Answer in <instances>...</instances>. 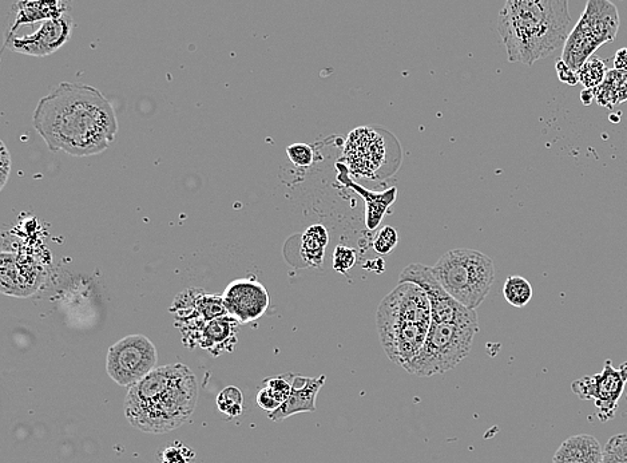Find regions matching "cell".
Instances as JSON below:
<instances>
[{
  "mask_svg": "<svg viewBox=\"0 0 627 463\" xmlns=\"http://www.w3.org/2000/svg\"><path fill=\"white\" fill-rule=\"evenodd\" d=\"M34 128L51 152L89 157L105 152L118 133L117 114L101 91L62 82L35 109Z\"/></svg>",
  "mask_w": 627,
  "mask_h": 463,
  "instance_id": "6da1fadb",
  "label": "cell"
},
{
  "mask_svg": "<svg viewBox=\"0 0 627 463\" xmlns=\"http://www.w3.org/2000/svg\"><path fill=\"white\" fill-rule=\"evenodd\" d=\"M198 402L196 375L182 363L156 367L130 386L125 415L130 425L150 434H164L189 421Z\"/></svg>",
  "mask_w": 627,
  "mask_h": 463,
  "instance_id": "7a4b0ae2",
  "label": "cell"
},
{
  "mask_svg": "<svg viewBox=\"0 0 627 463\" xmlns=\"http://www.w3.org/2000/svg\"><path fill=\"white\" fill-rule=\"evenodd\" d=\"M571 22L569 0H506L498 33L509 62L533 66L565 46Z\"/></svg>",
  "mask_w": 627,
  "mask_h": 463,
  "instance_id": "3957f363",
  "label": "cell"
},
{
  "mask_svg": "<svg viewBox=\"0 0 627 463\" xmlns=\"http://www.w3.org/2000/svg\"><path fill=\"white\" fill-rule=\"evenodd\" d=\"M432 324L430 299L415 283L398 284L376 312L380 342L391 362L406 366L426 343Z\"/></svg>",
  "mask_w": 627,
  "mask_h": 463,
  "instance_id": "277c9868",
  "label": "cell"
},
{
  "mask_svg": "<svg viewBox=\"0 0 627 463\" xmlns=\"http://www.w3.org/2000/svg\"><path fill=\"white\" fill-rule=\"evenodd\" d=\"M431 268L444 290L456 302L474 311L486 300L495 282L494 263L475 249L444 253Z\"/></svg>",
  "mask_w": 627,
  "mask_h": 463,
  "instance_id": "5b68a950",
  "label": "cell"
},
{
  "mask_svg": "<svg viewBox=\"0 0 627 463\" xmlns=\"http://www.w3.org/2000/svg\"><path fill=\"white\" fill-rule=\"evenodd\" d=\"M478 331L479 327L432 322L422 350L404 370L422 378L447 373L470 354Z\"/></svg>",
  "mask_w": 627,
  "mask_h": 463,
  "instance_id": "8992f818",
  "label": "cell"
},
{
  "mask_svg": "<svg viewBox=\"0 0 627 463\" xmlns=\"http://www.w3.org/2000/svg\"><path fill=\"white\" fill-rule=\"evenodd\" d=\"M619 30L617 7L610 0H587L585 11L563 46L562 61L578 71L595 51L613 42Z\"/></svg>",
  "mask_w": 627,
  "mask_h": 463,
  "instance_id": "52a82bcc",
  "label": "cell"
},
{
  "mask_svg": "<svg viewBox=\"0 0 627 463\" xmlns=\"http://www.w3.org/2000/svg\"><path fill=\"white\" fill-rule=\"evenodd\" d=\"M158 352L145 335H129L109 348L106 371L119 386L136 385L157 367Z\"/></svg>",
  "mask_w": 627,
  "mask_h": 463,
  "instance_id": "ba28073f",
  "label": "cell"
},
{
  "mask_svg": "<svg viewBox=\"0 0 627 463\" xmlns=\"http://www.w3.org/2000/svg\"><path fill=\"white\" fill-rule=\"evenodd\" d=\"M404 282L415 283L426 292L431 303L432 322L479 327L476 311L456 302L438 282L431 267L418 263L407 265L400 275V283Z\"/></svg>",
  "mask_w": 627,
  "mask_h": 463,
  "instance_id": "9c48e42d",
  "label": "cell"
},
{
  "mask_svg": "<svg viewBox=\"0 0 627 463\" xmlns=\"http://www.w3.org/2000/svg\"><path fill=\"white\" fill-rule=\"evenodd\" d=\"M626 383L627 362L615 370L610 360H606L602 373L577 379L571 385V390L582 401L594 402L599 421L607 422L614 418Z\"/></svg>",
  "mask_w": 627,
  "mask_h": 463,
  "instance_id": "30bf717a",
  "label": "cell"
},
{
  "mask_svg": "<svg viewBox=\"0 0 627 463\" xmlns=\"http://www.w3.org/2000/svg\"><path fill=\"white\" fill-rule=\"evenodd\" d=\"M74 27V19L67 13L62 17L43 22L33 34L7 38L5 47L14 53L30 55V57H47V55L57 53L69 42Z\"/></svg>",
  "mask_w": 627,
  "mask_h": 463,
  "instance_id": "8fae6325",
  "label": "cell"
},
{
  "mask_svg": "<svg viewBox=\"0 0 627 463\" xmlns=\"http://www.w3.org/2000/svg\"><path fill=\"white\" fill-rule=\"evenodd\" d=\"M226 311L240 324L256 322L268 311L271 298L268 290L256 279H238L222 294Z\"/></svg>",
  "mask_w": 627,
  "mask_h": 463,
  "instance_id": "7c38bea8",
  "label": "cell"
},
{
  "mask_svg": "<svg viewBox=\"0 0 627 463\" xmlns=\"http://www.w3.org/2000/svg\"><path fill=\"white\" fill-rule=\"evenodd\" d=\"M344 157L356 173L372 176L384 160L383 140L372 129H355L349 134Z\"/></svg>",
  "mask_w": 627,
  "mask_h": 463,
  "instance_id": "4fadbf2b",
  "label": "cell"
},
{
  "mask_svg": "<svg viewBox=\"0 0 627 463\" xmlns=\"http://www.w3.org/2000/svg\"><path fill=\"white\" fill-rule=\"evenodd\" d=\"M238 323L233 316L224 315L210 320L184 339L186 346H200L214 356L233 351L237 344Z\"/></svg>",
  "mask_w": 627,
  "mask_h": 463,
  "instance_id": "5bb4252c",
  "label": "cell"
},
{
  "mask_svg": "<svg viewBox=\"0 0 627 463\" xmlns=\"http://www.w3.org/2000/svg\"><path fill=\"white\" fill-rule=\"evenodd\" d=\"M70 2L71 0H18L11 9L6 39L15 37L23 26L62 17L69 11Z\"/></svg>",
  "mask_w": 627,
  "mask_h": 463,
  "instance_id": "9a60e30c",
  "label": "cell"
},
{
  "mask_svg": "<svg viewBox=\"0 0 627 463\" xmlns=\"http://www.w3.org/2000/svg\"><path fill=\"white\" fill-rule=\"evenodd\" d=\"M325 375L317 378L300 377L295 375L293 378L292 393L287 401L279 407V409L269 413V419L273 422L284 421L292 415L300 413H315L316 398L319 395L321 387L325 383Z\"/></svg>",
  "mask_w": 627,
  "mask_h": 463,
  "instance_id": "2e32d148",
  "label": "cell"
},
{
  "mask_svg": "<svg viewBox=\"0 0 627 463\" xmlns=\"http://www.w3.org/2000/svg\"><path fill=\"white\" fill-rule=\"evenodd\" d=\"M42 272L34 263L22 265L17 257L2 253V287L5 294L27 296L37 291Z\"/></svg>",
  "mask_w": 627,
  "mask_h": 463,
  "instance_id": "e0dca14e",
  "label": "cell"
},
{
  "mask_svg": "<svg viewBox=\"0 0 627 463\" xmlns=\"http://www.w3.org/2000/svg\"><path fill=\"white\" fill-rule=\"evenodd\" d=\"M603 447L589 434L574 435L566 439L555 451L553 463H602Z\"/></svg>",
  "mask_w": 627,
  "mask_h": 463,
  "instance_id": "ac0fdd59",
  "label": "cell"
},
{
  "mask_svg": "<svg viewBox=\"0 0 627 463\" xmlns=\"http://www.w3.org/2000/svg\"><path fill=\"white\" fill-rule=\"evenodd\" d=\"M595 101L606 108L627 101V70L607 71L605 81L595 89Z\"/></svg>",
  "mask_w": 627,
  "mask_h": 463,
  "instance_id": "d6986e66",
  "label": "cell"
},
{
  "mask_svg": "<svg viewBox=\"0 0 627 463\" xmlns=\"http://www.w3.org/2000/svg\"><path fill=\"white\" fill-rule=\"evenodd\" d=\"M329 241L327 228L323 225H312L303 235V245L301 251L305 261L313 267H320L323 263L325 248Z\"/></svg>",
  "mask_w": 627,
  "mask_h": 463,
  "instance_id": "ffe728a7",
  "label": "cell"
},
{
  "mask_svg": "<svg viewBox=\"0 0 627 463\" xmlns=\"http://www.w3.org/2000/svg\"><path fill=\"white\" fill-rule=\"evenodd\" d=\"M503 296L513 307L523 308L533 299V287L522 276H510L503 286Z\"/></svg>",
  "mask_w": 627,
  "mask_h": 463,
  "instance_id": "44dd1931",
  "label": "cell"
},
{
  "mask_svg": "<svg viewBox=\"0 0 627 463\" xmlns=\"http://www.w3.org/2000/svg\"><path fill=\"white\" fill-rule=\"evenodd\" d=\"M607 71L609 70L606 63L593 55L578 70L579 83H582L585 89H597L605 81Z\"/></svg>",
  "mask_w": 627,
  "mask_h": 463,
  "instance_id": "7402d4cb",
  "label": "cell"
},
{
  "mask_svg": "<svg viewBox=\"0 0 627 463\" xmlns=\"http://www.w3.org/2000/svg\"><path fill=\"white\" fill-rule=\"evenodd\" d=\"M217 407L226 417H240L244 411V397H242L241 390L234 386L226 387L218 394Z\"/></svg>",
  "mask_w": 627,
  "mask_h": 463,
  "instance_id": "603a6c76",
  "label": "cell"
},
{
  "mask_svg": "<svg viewBox=\"0 0 627 463\" xmlns=\"http://www.w3.org/2000/svg\"><path fill=\"white\" fill-rule=\"evenodd\" d=\"M602 463H627V434L613 435L607 441Z\"/></svg>",
  "mask_w": 627,
  "mask_h": 463,
  "instance_id": "cb8c5ba5",
  "label": "cell"
},
{
  "mask_svg": "<svg viewBox=\"0 0 627 463\" xmlns=\"http://www.w3.org/2000/svg\"><path fill=\"white\" fill-rule=\"evenodd\" d=\"M293 378L295 374L280 375V377L265 379L263 386L283 405L292 393Z\"/></svg>",
  "mask_w": 627,
  "mask_h": 463,
  "instance_id": "d4e9b609",
  "label": "cell"
},
{
  "mask_svg": "<svg viewBox=\"0 0 627 463\" xmlns=\"http://www.w3.org/2000/svg\"><path fill=\"white\" fill-rule=\"evenodd\" d=\"M399 243L398 232L395 228L384 227L382 231L378 233L373 241V249L380 255H388L396 248Z\"/></svg>",
  "mask_w": 627,
  "mask_h": 463,
  "instance_id": "484cf974",
  "label": "cell"
},
{
  "mask_svg": "<svg viewBox=\"0 0 627 463\" xmlns=\"http://www.w3.org/2000/svg\"><path fill=\"white\" fill-rule=\"evenodd\" d=\"M287 154L292 164L299 166V168H309L315 160V154H313L312 146L308 144H293L288 146Z\"/></svg>",
  "mask_w": 627,
  "mask_h": 463,
  "instance_id": "4316f807",
  "label": "cell"
},
{
  "mask_svg": "<svg viewBox=\"0 0 627 463\" xmlns=\"http://www.w3.org/2000/svg\"><path fill=\"white\" fill-rule=\"evenodd\" d=\"M356 263L355 249L337 245L335 253H333V269L337 272L345 273Z\"/></svg>",
  "mask_w": 627,
  "mask_h": 463,
  "instance_id": "83f0119b",
  "label": "cell"
},
{
  "mask_svg": "<svg viewBox=\"0 0 627 463\" xmlns=\"http://www.w3.org/2000/svg\"><path fill=\"white\" fill-rule=\"evenodd\" d=\"M186 447L182 445V447H169L164 451V455H162V463H190V459L194 457V453L190 451L188 455H186Z\"/></svg>",
  "mask_w": 627,
  "mask_h": 463,
  "instance_id": "f1b7e54d",
  "label": "cell"
},
{
  "mask_svg": "<svg viewBox=\"0 0 627 463\" xmlns=\"http://www.w3.org/2000/svg\"><path fill=\"white\" fill-rule=\"evenodd\" d=\"M11 172V156L5 142H0V188H5Z\"/></svg>",
  "mask_w": 627,
  "mask_h": 463,
  "instance_id": "f546056e",
  "label": "cell"
},
{
  "mask_svg": "<svg viewBox=\"0 0 627 463\" xmlns=\"http://www.w3.org/2000/svg\"><path fill=\"white\" fill-rule=\"evenodd\" d=\"M257 405L261 407V409L267 411V413H273V411L279 409L281 406L279 402L276 401V398L273 397L271 393H269L268 389L265 387H261L259 393H257L256 397Z\"/></svg>",
  "mask_w": 627,
  "mask_h": 463,
  "instance_id": "4dcf8cb0",
  "label": "cell"
},
{
  "mask_svg": "<svg viewBox=\"0 0 627 463\" xmlns=\"http://www.w3.org/2000/svg\"><path fill=\"white\" fill-rule=\"evenodd\" d=\"M555 67H557L558 77L563 83H567L570 86H575L579 83L578 71L571 69L562 59H559Z\"/></svg>",
  "mask_w": 627,
  "mask_h": 463,
  "instance_id": "1f68e13d",
  "label": "cell"
},
{
  "mask_svg": "<svg viewBox=\"0 0 627 463\" xmlns=\"http://www.w3.org/2000/svg\"><path fill=\"white\" fill-rule=\"evenodd\" d=\"M615 70H627V49H621L614 57Z\"/></svg>",
  "mask_w": 627,
  "mask_h": 463,
  "instance_id": "d6a6232c",
  "label": "cell"
},
{
  "mask_svg": "<svg viewBox=\"0 0 627 463\" xmlns=\"http://www.w3.org/2000/svg\"><path fill=\"white\" fill-rule=\"evenodd\" d=\"M581 100L583 105L589 106L595 101V89H585L582 91Z\"/></svg>",
  "mask_w": 627,
  "mask_h": 463,
  "instance_id": "836d02e7",
  "label": "cell"
}]
</instances>
